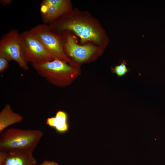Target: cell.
<instances>
[{"mask_svg":"<svg viewBox=\"0 0 165 165\" xmlns=\"http://www.w3.org/2000/svg\"><path fill=\"white\" fill-rule=\"evenodd\" d=\"M82 16L75 15L72 10L48 26L51 31L57 34L64 31L72 32L82 43L90 41L104 48L108 40L104 31L92 19Z\"/></svg>","mask_w":165,"mask_h":165,"instance_id":"obj_1","label":"cell"},{"mask_svg":"<svg viewBox=\"0 0 165 165\" xmlns=\"http://www.w3.org/2000/svg\"><path fill=\"white\" fill-rule=\"evenodd\" d=\"M0 134V151L33 153L43 135L36 129H21L11 128Z\"/></svg>","mask_w":165,"mask_h":165,"instance_id":"obj_2","label":"cell"},{"mask_svg":"<svg viewBox=\"0 0 165 165\" xmlns=\"http://www.w3.org/2000/svg\"><path fill=\"white\" fill-rule=\"evenodd\" d=\"M33 68L50 83L58 86L68 85L75 72L74 68L68 63L55 58L42 64H32Z\"/></svg>","mask_w":165,"mask_h":165,"instance_id":"obj_3","label":"cell"},{"mask_svg":"<svg viewBox=\"0 0 165 165\" xmlns=\"http://www.w3.org/2000/svg\"><path fill=\"white\" fill-rule=\"evenodd\" d=\"M20 42L21 55L27 64H42L55 59L30 30L20 34Z\"/></svg>","mask_w":165,"mask_h":165,"instance_id":"obj_4","label":"cell"},{"mask_svg":"<svg viewBox=\"0 0 165 165\" xmlns=\"http://www.w3.org/2000/svg\"><path fill=\"white\" fill-rule=\"evenodd\" d=\"M30 30L48 52L55 58L71 64L64 53L61 36L51 31L48 24H39Z\"/></svg>","mask_w":165,"mask_h":165,"instance_id":"obj_5","label":"cell"},{"mask_svg":"<svg viewBox=\"0 0 165 165\" xmlns=\"http://www.w3.org/2000/svg\"><path fill=\"white\" fill-rule=\"evenodd\" d=\"M71 33L67 31L59 35L62 38L64 53L70 62L72 58L78 62H83L96 53L97 50L96 46L92 44L79 45Z\"/></svg>","mask_w":165,"mask_h":165,"instance_id":"obj_6","label":"cell"},{"mask_svg":"<svg viewBox=\"0 0 165 165\" xmlns=\"http://www.w3.org/2000/svg\"><path fill=\"white\" fill-rule=\"evenodd\" d=\"M19 34L16 29H12L3 35L0 40V54L10 61L16 62L20 68L25 70L29 67L22 58L20 52Z\"/></svg>","mask_w":165,"mask_h":165,"instance_id":"obj_7","label":"cell"},{"mask_svg":"<svg viewBox=\"0 0 165 165\" xmlns=\"http://www.w3.org/2000/svg\"><path fill=\"white\" fill-rule=\"evenodd\" d=\"M40 4L41 19L46 24L72 10L71 2L68 0H43Z\"/></svg>","mask_w":165,"mask_h":165,"instance_id":"obj_8","label":"cell"},{"mask_svg":"<svg viewBox=\"0 0 165 165\" xmlns=\"http://www.w3.org/2000/svg\"><path fill=\"white\" fill-rule=\"evenodd\" d=\"M33 153L0 151V165H35L37 161Z\"/></svg>","mask_w":165,"mask_h":165,"instance_id":"obj_9","label":"cell"},{"mask_svg":"<svg viewBox=\"0 0 165 165\" xmlns=\"http://www.w3.org/2000/svg\"><path fill=\"white\" fill-rule=\"evenodd\" d=\"M23 120L22 115L13 111L9 104H6L0 112V134L8 127Z\"/></svg>","mask_w":165,"mask_h":165,"instance_id":"obj_10","label":"cell"},{"mask_svg":"<svg viewBox=\"0 0 165 165\" xmlns=\"http://www.w3.org/2000/svg\"><path fill=\"white\" fill-rule=\"evenodd\" d=\"M46 124L54 127L58 132L62 133L68 130L67 116L64 112L58 111L55 116L49 117L46 120Z\"/></svg>","mask_w":165,"mask_h":165,"instance_id":"obj_11","label":"cell"},{"mask_svg":"<svg viewBox=\"0 0 165 165\" xmlns=\"http://www.w3.org/2000/svg\"><path fill=\"white\" fill-rule=\"evenodd\" d=\"M113 72L116 74L118 76L125 75L129 71L125 61H123L119 65L115 66L112 70Z\"/></svg>","mask_w":165,"mask_h":165,"instance_id":"obj_12","label":"cell"},{"mask_svg":"<svg viewBox=\"0 0 165 165\" xmlns=\"http://www.w3.org/2000/svg\"><path fill=\"white\" fill-rule=\"evenodd\" d=\"M10 61L6 57L0 54V72H2L8 68Z\"/></svg>","mask_w":165,"mask_h":165,"instance_id":"obj_13","label":"cell"},{"mask_svg":"<svg viewBox=\"0 0 165 165\" xmlns=\"http://www.w3.org/2000/svg\"><path fill=\"white\" fill-rule=\"evenodd\" d=\"M39 165H58V163L54 161L45 160L41 163Z\"/></svg>","mask_w":165,"mask_h":165,"instance_id":"obj_14","label":"cell"},{"mask_svg":"<svg viewBox=\"0 0 165 165\" xmlns=\"http://www.w3.org/2000/svg\"><path fill=\"white\" fill-rule=\"evenodd\" d=\"M12 2V0H1L0 4L2 6H5L11 4Z\"/></svg>","mask_w":165,"mask_h":165,"instance_id":"obj_15","label":"cell"}]
</instances>
